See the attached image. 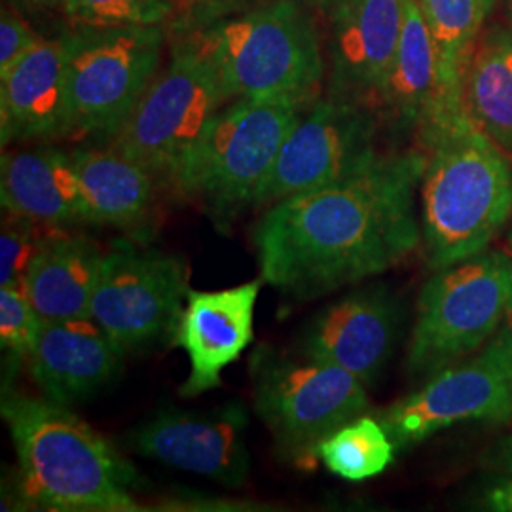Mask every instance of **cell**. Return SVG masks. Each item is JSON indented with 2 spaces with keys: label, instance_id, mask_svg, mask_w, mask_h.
I'll list each match as a JSON object with an SVG mask.
<instances>
[{
  "label": "cell",
  "instance_id": "24",
  "mask_svg": "<svg viewBox=\"0 0 512 512\" xmlns=\"http://www.w3.org/2000/svg\"><path fill=\"white\" fill-rule=\"evenodd\" d=\"M439 61L442 120L465 110L463 76L494 0H416ZM439 122V124H440Z\"/></svg>",
  "mask_w": 512,
  "mask_h": 512
},
{
  "label": "cell",
  "instance_id": "1",
  "mask_svg": "<svg viewBox=\"0 0 512 512\" xmlns=\"http://www.w3.org/2000/svg\"><path fill=\"white\" fill-rule=\"evenodd\" d=\"M425 164L423 150L380 154L349 179L268 205L251 232L260 279L311 300L403 264L420 245Z\"/></svg>",
  "mask_w": 512,
  "mask_h": 512
},
{
  "label": "cell",
  "instance_id": "29",
  "mask_svg": "<svg viewBox=\"0 0 512 512\" xmlns=\"http://www.w3.org/2000/svg\"><path fill=\"white\" fill-rule=\"evenodd\" d=\"M40 38L16 14L2 10L0 18V74L10 71Z\"/></svg>",
  "mask_w": 512,
  "mask_h": 512
},
{
  "label": "cell",
  "instance_id": "8",
  "mask_svg": "<svg viewBox=\"0 0 512 512\" xmlns=\"http://www.w3.org/2000/svg\"><path fill=\"white\" fill-rule=\"evenodd\" d=\"M65 42L69 135L110 139L156 78L164 33L158 25L80 27Z\"/></svg>",
  "mask_w": 512,
  "mask_h": 512
},
{
  "label": "cell",
  "instance_id": "35",
  "mask_svg": "<svg viewBox=\"0 0 512 512\" xmlns=\"http://www.w3.org/2000/svg\"><path fill=\"white\" fill-rule=\"evenodd\" d=\"M512 420V408H511V412H509V418H507V421H511Z\"/></svg>",
  "mask_w": 512,
  "mask_h": 512
},
{
  "label": "cell",
  "instance_id": "2",
  "mask_svg": "<svg viewBox=\"0 0 512 512\" xmlns=\"http://www.w3.org/2000/svg\"><path fill=\"white\" fill-rule=\"evenodd\" d=\"M421 239L433 272L488 251L512 220V164L467 110L423 133Z\"/></svg>",
  "mask_w": 512,
  "mask_h": 512
},
{
  "label": "cell",
  "instance_id": "15",
  "mask_svg": "<svg viewBox=\"0 0 512 512\" xmlns=\"http://www.w3.org/2000/svg\"><path fill=\"white\" fill-rule=\"evenodd\" d=\"M262 279L222 291H190L173 332L190 374L181 395L190 399L222 385V372L255 340V308Z\"/></svg>",
  "mask_w": 512,
  "mask_h": 512
},
{
  "label": "cell",
  "instance_id": "34",
  "mask_svg": "<svg viewBox=\"0 0 512 512\" xmlns=\"http://www.w3.org/2000/svg\"><path fill=\"white\" fill-rule=\"evenodd\" d=\"M509 243H511V249H512V220H511V232H509Z\"/></svg>",
  "mask_w": 512,
  "mask_h": 512
},
{
  "label": "cell",
  "instance_id": "27",
  "mask_svg": "<svg viewBox=\"0 0 512 512\" xmlns=\"http://www.w3.org/2000/svg\"><path fill=\"white\" fill-rule=\"evenodd\" d=\"M173 0H63V12L78 27L158 25Z\"/></svg>",
  "mask_w": 512,
  "mask_h": 512
},
{
  "label": "cell",
  "instance_id": "13",
  "mask_svg": "<svg viewBox=\"0 0 512 512\" xmlns=\"http://www.w3.org/2000/svg\"><path fill=\"white\" fill-rule=\"evenodd\" d=\"M512 384L478 355L427 378L418 391L384 408L382 421L397 450L461 421H507Z\"/></svg>",
  "mask_w": 512,
  "mask_h": 512
},
{
  "label": "cell",
  "instance_id": "4",
  "mask_svg": "<svg viewBox=\"0 0 512 512\" xmlns=\"http://www.w3.org/2000/svg\"><path fill=\"white\" fill-rule=\"evenodd\" d=\"M311 103L234 99L207 122L173 175V186L219 226L255 207L294 124Z\"/></svg>",
  "mask_w": 512,
  "mask_h": 512
},
{
  "label": "cell",
  "instance_id": "19",
  "mask_svg": "<svg viewBox=\"0 0 512 512\" xmlns=\"http://www.w3.org/2000/svg\"><path fill=\"white\" fill-rule=\"evenodd\" d=\"M372 107L397 135L421 137L442 120L437 50L416 0H404L401 38Z\"/></svg>",
  "mask_w": 512,
  "mask_h": 512
},
{
  "label": "cell",
  "instance_id": "23",
  "mask_svg": "<svg viewBox=\"0 0 512 512\" xmlns=\"http://www.w3.org/2000/svg\"><path fill=\"white\" fill-rule=\"evenodd\" d=\"M463 105L476 128L512 154V31L503 25L478 38L463 76Z\"/></svg>",
  "mask_w": 512,
  "mask_h": 512
},
{
  "label": "cell",
  "instance_id": "31",
  "mask_svg": "<svg viewBox=\"0 0 512 512\" xmlns=\"http://www.w3.org/2000/svg\"><path fill=\"white\" fill-rule=\"evenodd\" d=\"M482 463L499 475L512 476V433L495 440L494 446H490L484 454Z\"/></svg>",
  "mask_w": 512,
  "mask_h": 512
},
{
  "label": "cell",
  "instance_id": "25",
  "mask_svg": "<svg viewBox=\"0 0 512 512\" xmlns=\"http://www.w3.org/2000/svg\"><path fill=\"white\" fill-rule=\"evenodd\" d=\"M395 452L397 448L382 421L359 416L323 440L317 456L332 475L361 482L387 471Z\"/></svg>",
  "mask_w": 512,
  "mask_h": 512
},
{
  "label": "cell",
  "instance_id": "6",
  "mask_svg": "<svg viewBox=\"0 0 512 512\" xmlns=\"http://www.w3.org/2000/svg\"><path fill=\"white\" fill-rule=\"evenodd\" d=\"M253 408L277 456L300 469L319 459V444L368 410L366 385L340 366L260 346L251 357Z\"/></svg>",
  "mask_w": 512,
  "mask_h": 512
},
{
  "label": "cell",
  "instance_id": "33",
  "mask_svg": "<svg viewBox=\"0 0 512 512\" xmlns=\"http://www.w3.org/2000/svg\"><path fill=\"white\" fill-rule=\"evenodd\" d=\"M21 2H27V4H33V6H52V4L59 2V0H21Z\"/></svg>",
  "mask_w": 512,
  "mask_h": 512
},
{
  "label": "cell",
  "instance_id": "28",
  "mask_svg": "<svg viewBox=\"0 0 512 512\" xmlns=\"http://www.w3.org/2000/svg\"><path fill=\"white\" fill-rule=\"evenodd\" d=\"M42 224L6 213L0 230V287H21V281L42 241Z\"/></svg>",
  "mask_w": 512,
  "mask_h": 512
},
{
  "label": "cell",
  "instance_id": "7",
  "mask_svg": "<svg viewBox=\"0 0 512 512\" xmlns=\"http://www.w3.org/2000/svg\"><path fill=\"white\" fill-rule=\"evenodd\" d=\"M512 306V258L484 251L439 270L418 298L406 368L431 378L484 348Z\"/></svg>",
  "mask_w": 512,
  "mask_h": 512
},
{
  "label": "cell",
  "instance_id": "30",
  "mask_svg": "<svg viewBox=\"0 0 512 512\" xmlns=\"http://www.w3.org/2000/svg\"><path fill=\"white\" fill-rule=\"evenodd\" d=\"M478 357L494 366L512 384V306Z\"/></svg>",
  "mask_w": 512,
  "mask_h": 512
},
{
  "label": "cell",
  "instance_id": "10",
  "mask_svg": "<svg viewBox=\"0 0 512 512\" xmlns=\"http://www.w3.org/2000/svg\"><path fill=\"white\" fill-rule=\"evenodd\" d=\"M188 293L183 260L143 241L116 239L103 256L90 317L126 355L137 353L175 332Z\"/></svg>",
  "mask_w": 512,
  "mask_h": 512
},
{
  "label": "cell",
  "instance_id": "11",
  "mask_svg": "<svg viewBox=\"0 0 512 512\" xmlns=\"http://www.w3.org/2000/svg\"><path fill=\"white\" fill-rule=\"evenodd\" d=\"M380 116L368 103L329 93L302 112L256 196L264 207L363 171L378 154Z\"/></svg>",
  "mask_w": 512,
  "mask_h": 512
},
{
  "label": "cell",
  "instance_id": "22",
  "mask_svg": "<svg viewBox=\"0 0 512 512\" xmlns=\"http://www.w3.org/2000/svg\"><path fill=\"white\" fill-rule=\"evenodd\" d=\"M88 224L135 232L152 215L156 175L114 148L71 152Z\"/></svg>",
  "mask_w": 512,
  "mask_h": 512
},
{
  "label": "cell",
  "instance_id": "9",
  "mask_svg": "<svg viewBox=\"0 0 512 512\" xmlns=\"http://www.w3.org/2000/svg\"><path fill=\"white\" fill-rule=\"evenodd\" d=\"M226 101L213 63L190 44L156 74L124 126L110 137L109 147L156 179L173 181L186 152Z\"/></svg>",
  "mask_w": 512,
  "mask_h": 512
},
{
  "label": "cell",
  "instance_id": "16",
  "mask_svg": "<svg viewBox=\"0 0 512 512\" xmlns=\"http://www.w3.org/2000/svg\"><path fill=\"white\" fill-rule=\"evenodd\" d=\"M329 14V93L372 107L401 38L404 0H329Z\"/></svg>",
  "mask_w": 512,
  "mask_h": 512
},
{
  "label": "cell",
  "instance_id": "17",
  "mask_svg": "<svg viewBox=\"0 0 512 512\" xmlns=\"http://www.w3.org/2000/svg\"><path fill=\"white\" fill-rule=\"evenodd\" d=\"M120 348L93 319L44 321L29 372L52 403L73 408L103 393L124 366Z\"/></svg>",
  "mask_w": 512,
  "mask_h": 512
},
{
  "label": "cell",
  "instance_id": "32",
  "mask_svg": "<svg viewBox=\"0 0 512 512\" xmlns=\"http://www.w3.org/2000/svg\"><path fill=\"white\" fill-rule=\"evenodd\" d=\"M486 509L497 512H512V476L492 484L484 494Z\"/></svg>",
  "mask_w": 512,
  "mask_h": 512
},
{
  "label": "cell",
  "instance_id": "26",
  "mask_svg": "<svg viewBox=\"0 0 512 512\" xmlns=\"http://www.w3.org/2000/svg\"><path fill=\"white\" fill-rule=\"evenodd\" d=\"M42 327L44 317L21 287H0V349L4 372H8L4 387L19 366L29 361Z\"/></svg>",
  "mask_w": 512,
  "mask_h": 512
},
{
  "label": "cell",
  "instance_id": "3",
  "mask_svg": "<svg viewBox=\"0 0 512 512\" xmlns=\"http://www.w3.org/2000/svg\"><path fill=\"white\" fill-rule=\"evenodd\" d=\"M0 414L18 456L21 490L54 511H141L139 473L71 408L2 389Z\"/></svg>",
  "mask_w": 512,
  "mask_h": 512
},
{
  "label": "cell",
  "instance_id": "5",
  "mask_svg": "<svg viewBox=\"0 0 512 512\" xmlns=\"http://www.w3.org/2000/svg\"><path fill=\"white\" fill-rule=\"evenodd\" d=\"M196 46L213 63L228 101L317 99L323 55L313 21L294 0H274L222 19Z\"/></svg>",
  "mask_w": 512,
  "mask_h": 512
},
{
  "label": "cell",
  "instance_id": "36",
  "mask_svg": "<svg viewBox=\"0 0 512 512\" xmlns=\"http://www.w3.org/2000/svg\"><path fill=\"white\" fill-rule=\"evenodd\" d=\"M200 2H209V0H200ZM215 2H219V0H215Z\"/></svg>",
  "mask_w": 512,
  "mask_h": 512
},
{
  "label": "cell",
  "instance_id": "20",
  "mask_svg": "<svg viewBox=\"0 0 512 512\" xmlns=\"http://www.w3.org/2000/svg\"><path fill=\"white\" fill-rule=\"evenodd\" d=\"M0 200L6 213L46 228L88 224L73 156L61 148L44 145L4 152Z\"/></svg>",
  "mask_w": 512,
  "mask_h": 512
},
{
  "label": "cell",
  "instance_id": "14",
  "mask_svg": "<svg viewBox=\"0 0 512 512\" xmlns=\"http://www.w3.org/2000/svg\"><path fill=\"white\" fill-rule=\"evenodd\" d=\"M403 310L385 285L348 294L317 313L296 353L340 366L363 384L378 380L399 342Z\"/></svg>",
  "mask_w": 512,
  "mask_h": 512
},
{
  "label": "cell",
  "instance_id": "12",
  "mask_svg": "<svg viewBox=\"0 0 512 512\" xmlns=\"http://www.w3.org/2000/svg\"><path fill=\"white\" fill-rule=\"evenodd\" d=\"M249 418L241 403L213 410H162L128 433L129 450L173 469L239 488L251 473Z\"/></svg>",
  "mask_w": 512,
  "mask_h": 512
},
{
  "label": "cell",
  "instance_id": "18",
  "mask_svg": "<svg viewBox=\"0 0 512 512\" xmlns=\"http://www.w3.org/2000/svg\"><path fill=\"white\" fill-rule=\"evenodd\" d=\"M0 137L2 147L69 137L65 37L40 38L0 74Z\"/></svg>",
  "mask_w": 512,
  "mask_h": 512
},
{
  "label": "cell",
  "instance_id": "21",
  "mask_svg": "<svg viewBox=\"0 0 512 512\" xmlns=\"http://www.w3.org/2000/svg\"><path fill=\"white\" fill-rule=\"evenodd\" d=\"M105 251L82 234H48L21 289L44 321L92 319V298Z\"/></svg>",
  "mask_w": 512,
  "mask_h": 512
}]
</instances>
